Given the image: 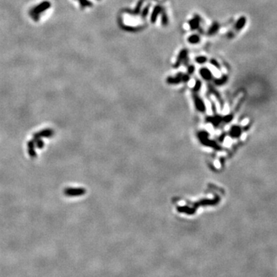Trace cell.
<instances>
[{
  "mask_svg": "<svg viewBox=\"0 0 277 277\" xmlns=\"http://www.w3.org/2000/svg\"><path fill=\"white\" fill-rule=\"evenodd\" d=\"M188 62V50L186 49H182L180 52H179V55H178L177 59H176V60L175 64L173 65V66L175 69L178 68V67L182 64V63H184V64H187Z\"/></svg>",
  "mask_w": 277,
  "mask_h": 277,
  "instance_id": "cell-1",
  "label": "cell"
},
{
  "mask_svg": "<svg viewBox=\"0 0 277 277\" xmlns=\"http://www.w3.org/2000/svg\"><path fill=\"white\" fill-rule=\"evenodd\" d=\"M190 80L189 75L186 74H183V73H178L177 75L174 77H169L167 79V82L170 84H176L179 83L181 82H188Z\"/></svg>",
  "mask_w": 277,
  "mask_h": 277,
  "instance_id": "cell-2",
  "label": "cell"
},
{
  "mask_svg": "<svg viewBox=\"0 0 277 277\" xmlns=\"http://www.w3.org/2000/svg\"><path fill=\"white\" fill-rule=\"evenodd\" d=\"M201 22H202L201 17H200L199 16H198V15H196V16H195L192 19H190V22H189V25H190V29H192V30L199 29Z\"/></svg>",
  "mask_w": 277,
  "mask_h": 277,
  "instance_id": "cell-3",
  "label": "cell"
},
{
  "mask_svg": "<svg viewBox=\"0 0 277 277\" xmlns=\"http://www.w3.org/2000/svg\"><path fill=\"white\" fill-rule=\"evenodd\" d=\"M163 10V8L161 7V6H156L152 10V13L151 14V18H150V21L152 23H154L156 22L157 19H158L159 15H160L162 11Z\"/></svg>",
  "mask_w": 277,
  "mask_h": 277,
  "instance_id": "cell-4",
  "label": "cell"
},
{
  "mask_svg": "<svg viewBox=\"0 0 277 277\" xmlns=\"http://www.w3.org/2000/svg\"><path fill=\"white\" fill-rule=\"evenodd\" d=\"M199 73L201 76L204 79H206V81H209L213 78V75L212 73L207 67H202L199 70Z\"/></svg>",
  "mask_w": 277,
  "mask_h": 277,
  "instance_id": "cell-5",
  "label": "cell"
},
{
  "mask_svg": "<svg viewBox=\"0 0 277 277\" xmlns=\"http://www.w3.org/2000/svg\"><path fill=\"white\" fill-rule=\"evenodd\" d=\"M144 2H145V0H140V1L138 2L137 4H136V6H135V8H134L133 10L128 11L127 13H130V14L134 15V16L140 14V13H141V8H142Z\"/></svg>",
  "mask_w": 277,
  "mask_h": 277,
  "instance_id": "cell-6",
  "label": "cell"
},
{
  "mask_svg": "<svg viewBox=\"0 0 277 277\" xmlns=\"http://www.w3.org/2000/svg\"><path fill=\"white\" fill-rule=\"evenodd\" d=\"M219 29V24L218 23H213L210 27L209 28L208 35L209 36H213L216 33Z\"/></svg>",
  "mask_w": 277,
  "mask_h": 277,
  "instance_id": "cell-7",
  "label": "cell"
},
{
  "mask_svg": "<svg viewBox=\"0 0 277 277\" xmlns=\"http://www.w3.org/2000/svg\"><path fill=\"white\" fill-rule=\"evenodd\" d=\"M200 41V37L197 34H193L192 36H190L188 38V42L190 44H197Z\"/></svg>",
  "mask_w": 277,
  "mask_h": 277,
  "instance_id": "cell-8",
  "label": "cell"
},
{
  "mask_svg": "<svg viewBox=\"0 0 277 277\" xmlns=\"http://www.w3.org/2000/svg\"><path fill=\"white\" fill-rule=\"evenodd\" d=\"M168 22H169V19H168V16H167L166 13L165 12V10L163 9L162 11V13H161V23H162V25L163 26H166L168 25Z\"/></svg>",
  "mask_w": 277,
  "mask_h": 277,
  "instance_id": "cell-9",
  "label": "cell"
},
{
  "mask_svg": "<svg viewBox=\"0 0 277 277\" xmlns=\"http://www.w3.org/2000/svg\"><path fill=\"white\" fill-rule=\"evenodd\" d=\"M150 6H151V4L149 3V4L147 5L146 6H145V8H144L142 10V12H141V16H142V18H146V17L148 16L149 11V8H150Z\"/></svg>",
  "mask_w": 277,
  "mask_h": 277,
  "instance_id": "cell-10",
  "label": "cell"
},
{
  "mask_svg": "<svg viewBox=\"0 0 277 277\" xmlns=\"http://www.w3.org/2000/svg\"><path fill=\"white\" fill-rule=\"evenodd\" d=\"M195 61H196V63H199V64H204L205 63H206V61H207V58L206 56H197L196 59H195Z\"/></svg>",
  "mask_w": 277,
  "mask_h": 277,
  "instance_id": "cell-11",
  "label": "cell"
},
{
  "mask_svg": "<svg viewBox=\"0 0 277 277\" xmlns=\"http://www.w3.org/2000/svg\"><path fill=\"white\" fill-rule=\"evenodd\" d=\"M209 63H210V64L212 65V66H213L214 67H216V69H220V65L219 64V63H218V62H217L216 59H212L209 61Z\"/></svg>",
  "mask_w": 277,
  "mask_h": 277,
  "instance_id": "cell-12",
  "label": "cell"
},
{
  "mask_svg": "<svg viewBox=\"0 0 277 277\" xmlns=\"http://www.w3.org/2000/svg\"><path fill=\"white\" fill-rule=\"evenodd\" d=\"M79 2L81 3L82 6L85 7V6H92V3L90 2L88 0H79Z\"/></svg>",
  "mask_w": 277,
  "mask_h": 277,
  "instance_id": "cell-13",
  "label": "cell"
},
{
  "mask_svg": "<svg viewBox=\"0 0 277 277\" xmlns=\"http://www.w3.org/2000/svg\"><path fill=\"white\" fill-rule=\"evenodd\" d=\"M244 21H245V20H244L243 18H241V19H240V20H239V22H238L237 24H236V28H237L238 29H241V28L242 27V26H243Z\"/></svg>",
  "mask_w": 277,
  "mask_h": 277,
  "instance_id": "cell-14",
  "label": "cell"
},
{
  "mask_svg": "<svg viewBox=\"0 0 277 277\" xmlns=\"http://www.w3.org/2000/svg\"><path fill=\"white\" fill-rule=\"evenodd\" d=\"M226 76H223V77L221 78L220 79H216V80H215V83L220 85V84L223 83V82L226 81Z\"/></svg>",
  "mask_w": 277,
  "mask_h": 277,
  "instance_id": "cell-15",
  "label": "cell"
},
{
  "mask_svg": "<svg viewBox=\"0 0 277 277\" xmlns=\"http://www.w3.org/2000/svg\"><path fill=\"white\" fill-rule=\"evenodd\" d=\"M194 71H195V66H192V65L190 66L189 68H188V73H189V74H192V73H194Z\"/></svg>",
  "mask_w": 277,
  "mask_h": 277,
  "instance_id": "cell-16",
  "label": "cell"
},
{
  "mask_svg": "<svg viewBox=\"0 0 277 277\" xmlns=\"http://www.w3.org/2000/svg\"><path fill=\"white\" fill-rule=\"evenodd\" d=\"M200 86H201V82L197 80V82H196V85H195V90H199Z\"/></svg>",
  "mask_w": 277,
  "mask_h": 277,
  "instance_id": "cell-17",
  "label": "cell"
}]
</instances>
